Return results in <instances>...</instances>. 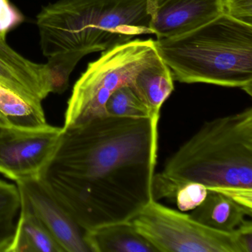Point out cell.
<instances>
[{
  "instance_id": "cell-12",
  "label": "cell",
  "mask_w": 252,
  "mask_h": 252,
  "mask_svg": "<svg viewBox=\"0 0 252 252\" xmlns=\"http://www.w3.org/2000/svg\"><path fill=\"white\" fill-rule=\"evenodd\" d=\"M48 125L42 103L26 99L0 85V127L31 131Z\"/></svg>"
},
{
  "instance_id": "cell-13",
  "label": "cell",
  "mask_w": 252,
  "mask_h": 252,
  "mask_svg": "<svg viewBox=\"0 0 252 252\" xmlns=\"http://www.w3.org/2000/svg\"><path fill=\"white\" fill-rule=\"evenodd\" d=\"M189 215L209 228L228 233L235 231L246 220V217H252L226 196L209 189L203 203Z\"/></svg>"
},
{
  "instance_id": "cell-21",
  "label": "cell",
  "mask_w": 252,
  "mask_h": 252,
  "mask_svg": "<svg viewBox=\"0 0 252 252\" xmlns=\"http://www.w3.org/2000/svg\"><path fill=\"white\" fill-rule=\"evenodd\" d=\"M24 20L23 15L10 4L8 0H0V36L8 32Z\"/></svg>"
},
{
  "instance_id": "cell-7",
  "label": "cell",
  "mask_w": 252,
  "mask_h": 252,
  "mask_svg": "<svg viewBox=\"0 0 252 252\" xmlns=\"http://www.w3.org/2000/svg\"><path fill=\"white\" fill-rule=\"evenodd\" d=\"M63 127L48 125L36 130L0 127V174L17 181L39 177L52 157Z\"/></svg>"
},
{
  "instance_id": "cell-20",
  "label": "cell",
  "mask_w": 252,
  "mask_h": 252,
  "mask_svg": "<svg viewBox=\"0 0 252 252\" xmlns=\"http://www.w3.org/2000/svg\"><path fill=\"white\" fill-rule=\"evenodd\" d=\"M224 14L252 25V0H224Z\"/></svg>"
},
{
  "instance_id": "cell-6",
  "label": "cell",
  "mask_w": 252,
  "mask_h": 252,
  "mask_svg": "<svg viewBox=\"0 0 252 252\" xmlns=\"http://www.w3.org/2000/svg\"><path fill=\"white\" fill-rule=\"evenodd\" d=\"M129 221L157 252H240L234 232L209 228L154 199Z\"/></svg>"
},
{
  "instance_id": "cell-5",
  "label": "cell",
  "mask_w": 252,
  "mask_h": 252,
  "mask_svg": "<svg viewBox=\"0 0 252 252\" xmlns=\"http://www.w3.org/2000/svg\"><path fill=\"white\" fill-rule=\"evenodd\" d=\"M158 55L153 39H132L103 51L75 84L63 127L106 116V103L112 94L122 85H131L137 73Z\"/></svg>"
},
{
  "instance_id": "cell-8",
  "label": "cell",
  "mask_w": 252,
  "mask_h": 252,
  "mask_svg": "<svg viewBox=\"0 0 252 252\" xmlns=\"http://www.w3.org/2000/svg\"><path fill=\"white\" fill-rule=\"evenodd\" d=\"M22 201L39 218L64 252H91L85 231L39 177L16 181Z\"/></svg>"
},
{
  "instance_id": "cell-2",
  "label": "cell",
  "mask_w": 252,
  "mask_h": 252,
  "mask_svg": "<svg viewBox=\"0 0 252 252\" xmlns=\"http://www.w3.org/2000/svg\"><path fill=\"white\" fill-rule=\"evenodd\" d=\"M189 183L252 189V108L206 122L155 174L153 199L175 200Z\"/></svg>"
},
{
  "instance_id": "cell-23",
  "label": "cell",
  "mask_w": 252,
  "mask_h": 252,
  "mask_svg": "<svg viewBox=\"0 0 252 252\" xmlns=\"http://www.w3.org/2000/svg\"><path fill=\"white\" fill-rule=\"evenodd\" d=\"M15 218L0 220V252H7L16 230Z\"/></svg>"
},
{
  "instance_id": "cell-15",
  "label": "cell",
  "mask_w": 252,
  "mask_h": 252,
  "mask_svg": "<svg viewBox=\"0 0 252 252\" xmlns=\"http://www.w3.org/2000/svg\"><path fill=\"white\" fill-rule=\"evenodd\" d=\"M106 116L126 119H150L147 106L138 98L129 85L118 88L112 94L105 105Z\"/></svg>"
},
{
  "instance_id": "cell-19",
  "label": "cell",
  "mask_w": 252,
  "mask_h": 252,
  "mask_svg": "<svg viewBox=\"0 0 252 252\" xmlns=\"http://www.w3.org/2000/svg\"><path fill=\"white\" fill-rule=\"evenodd\" d=\"M207 189L218 191L231 199L252 215V189L238 187H213Z\"/></svg>"
},
{
  "instance_id": "cell-18",
  "label": "cell",
  "mask_w": 252,
  "mask_h": 252,
  "mask_svg": "<svg viewBox=\"0 0 252 252\" xmlns=\"http://www.w3.org/2000/svg\"><path fill=\"white\" fill-rule=\"evenodd\" d=\"M20 206L21 197L17 185L0 180V220L15 218Z\"/></svg>"
},
{
  "instance_id": "cell-1",
  "label": "cell",
  "mask_w": 252,
  "mask_h": 252,
  "mask_svg": "<svg viewBox=\"0 0 252 252\" xmlns=\"http://www.w3.org/2000/svg\"><path fill=\"white\" fill-rule=\"evenodd\" d=\"M158 122L103 116L63 127L39 179L85 231L129 221L153 199Z\"/></svg>"
},
{
  "instance_id": "cell-4",
  "label": "cell",
  "mask_w": 252,
  "mask_h": 252,
  "mask_svg": "<svg viewBox=\"0 0 252 252\" xmlns=\"http://www.w3.org/2000/svg\"><path fill=\"white\" fill-rule=\"evenodd\" d=\"M155 46L178 82L238 88L252 96V25L223 14Z\"/></svg>"
},
{
  "instance_id": "cell-14",
  "label": "cell",
  "mask_w": 252,
  "mask_h": 252,
  "mask_svg": "<svg viewBox=\"0 0 252 252\" xmlns=\"http://www.w3.org/2000/svg\"><path fill=\"white\" fill-rule=\"evenodd\" d=\"M20 218L7 252H64L63 248L21 200Z\"/></svg>"
},
{
  "instance_id": "cell-16",
  "label": "cell",
  "mask_w": 252,
  "mask_h": 252,
  "mask_svg": "<svg viewBox=\"0 0 252 252\" xmlns=\"http://www.w3.org/2000/svg\"><path fill=\"white\" fill-rule=\"evenodd\" d=\"M82 59L71 54H60L48 59L51 93L63 94L68 87L69 78Z\"/></svg>"
},
{
  "instance_id": "cell-9",
  "label": "cell",
  "mask_w": 252,
  "mask_h": 252,
  "mask_svg": "<svg viewBox=\"0 0 252 252\" xmlns=\"http://www.w3.org/2000/svg\"><path fill=\"white\" fill-rule=\"evenodd\" d=\"M153 34L157 39L180 36L224 14V0H148Z\"/></svg>"
},
{
  "instance_id": "cell-11",
  "label": "cell",
  "mask_w": 252,
  "mask_h": 252,
  "mask_svg": "<svg viewBox=\"0 0 252 252\" xmlns=\"http://www.w3.org/2000/svg\"><path fill=\"white\" fill-rule=\"evenodd\" d=\"M91 252H157L130 221L113 222L85 231Z\"/></svg>"
},
{
  "instance_id": "cell-17",
  "label": "cell",
  "mask_w": 252,
  "mask_h": 252,
  "mask_svg": "<svg viewBox=\"0 0 252 252\" xmlns=\"http://www.w3.org/2000/svg\"><path fill=\"white\" fill-rule=\"evenodd\" d=\"M207 193L206 186L199 183H189L178 190L175 200L181 212L192 211L203 203Z\"/></svg>"
},
{
  "instance_id": "cell-3",
  "label": "cell",
  "mask_w": 252,
  "mask_h": 252,
  "mask_svg": "<svg viewBox=\"0 0 252 252\" xmlns=\"http://www.w3.org/2000/svg\"><path fill=\"white\" fill-rule=\"evenodd\" d=\"M148 0H59L36 16L42 54L81 59L153 34Z\"/></svg>"
},
{
  "instance_id": "cell-22",
  "label": "cell",
  "mask_w": 252,
  "mask_h": 252,
  "mask_svg": "<svg viewBox=\"0 0 252 252\" xmlns=\"http://www.w3.org/2000/svg\"><path fill=\"white\" fill-rule=\"evenodd\" d=\"M240 252H252V222L246 220L233 231Z\"/></svg>"
},
{
  "instance_id": "cell-10",
  "label": "cell",
  "mask_w": 252,
  "mask_h": 252,
  "mask_svg": "<svg viewBox=\"0 0 252 252\" xmlns=\"http://www.w3.org/2000/svg\"><path fill=\"white\" fill-rule=\"evenodd\" d=\"M130 86L147 106L150 118L159 121L162 106L174 91L172 73L159 55L137 73Z\"/></svg>"
}]
</instances>
